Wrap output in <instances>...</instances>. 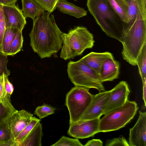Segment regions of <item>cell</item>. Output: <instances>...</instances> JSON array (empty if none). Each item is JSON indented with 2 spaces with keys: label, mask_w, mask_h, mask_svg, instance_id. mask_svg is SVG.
<instances>
[{
  "label": "cell",
  "mask_w": 146,
  "mask_h": 146,
  "mask_svg": "<svg viewBox=\"0 0 146 146\" xmlns=\"http://www.w3.org/2000/svg\"><path fill=\"white\" fill-rule=\"evenodd\" d=\"M44 12L33 20L29 33L30 44L41 58L56 54L62 48L63 33L57 26L54 15Z\"/></svg>",
  "instance_id": "6da1fadb"
},
{
  "label": "cell",
  "mask_w": 146,
  "mask_h": 146,
  "mask_svg": "<svg viewBox=\"0 0 146 146\" xmlns=\"http://www.w3.org/2000/svg\"><path fill=\"white\" fill-rule=\"evenodd\" d=\"M146 5L138 3V10L133 22L125 26L120 42L123 45V58L131 65H137V57L146 43Z\"/></svg>",
  "instance_id": "7a4b0ae2"
},
{
  "label": "cell",
  "mask_w": 146,
  "mask_h": 146,
  "mask_svg": "<svg viewBox=\"0 0 146 146\" xmlns=\"http://www.w3.org/2000/svg\"><path fill=\"white\" fill-rule=\"evenodd\" d=\"M87 6L90 13L106 34L120 41L126 23L115 13L108 0H87Z\"/></svg>",
  "instance_id": "3957f363"
},
{
  "label": "cell",
  "mask_w": 146,
  "mask_h": 146,
  "mask_svg": "<svg viewBox=\"0 0 146 146\" xmlns=\"http://www.w3.org/2000/svg\"><path fill=\"white\" fill-rule=\"evenodd\" d=\"M63 45L60 57L65 60L81 55L85 50L92 48L95 41L93 34L83 26H78L61 35Z\"/></svg>",
  "instance_id": "277c9868"
},
{
  "label": "cell",
  "mask_w": 146,
  "mask_h": 146,
  "mask_svg": "<svg viewBox=\"0 0 146 146\" xmlns=\"http://www.w3.org/2000/svg\"><path fill=\"white\" fill-rule=\"evenodd\" d=\"M138 109L135 101L128 100L123 105L109 111L100 119L99 132L115 131L124 127L133 118Z\"/></svg>",
  "instance_id": "5b68a950"
},
{
  "label": "cell",
  "mask_w": 146,
  "mask_h": 146,
  "mask_svg": "<svg viewBox=\"0 0 146 146\" xmlns=\"http://www.w3.org/2000/svg\"><path fill=\"white\" fill-rule=\"evenodd\" d=\"M67 71L69 78L75 86L94 88L100 92L105 91L99 75L80 60L70 61Z\"/></svg>",
  "instance_id": "8992f818"
},
{
  "label": "cell",
  "mask_w": 146,
  "mask_h": 146,
  "mask_svg": "<svg viewBox=\"0 0 146 146\" xmlns=\"http://www.w3.org/2000/svg\"><path fill=\"white\" fill-rule=\"evenodd\" d=\"M89 90L85 87L75 86L66 94L65 105L69 113L70 125L80 120L91 103L93 95Z\"/></svg>",
  "instance_id": "52a82bcc"
},
{
  "label": "cell",
  "mask_w": 146,
  "mask_h": 146,
  "mask_svg": "<svg viewBox=\"0 0 146 146\" xmlns=\"http://www.w3.org/2000/svg\"><path fill=\"white\" fill-rule=\"evenodd\" d=\"M100 118L79 120L70 125L67 132L70 136L78 139H84L94 136L99 132Z\"/></svg>",
  "instance_id": "ba28073f"
},
{
  "label": "cell",
  "mask_w": 146,
  "mask_h": 146,
  "mask_svg": "<svg viewBox=\"0 0 146 146\" xmlns=\"http://www.w3.org/2000/svg\"><path fill=\"white\" fill-rule=\"evenodd\" d=\"M130 92L128 85L125 81L120 82L112 90L108 100L104 106L102 115L123 105L128 100Z\"/></svg>",
  "instance_id": "9c48e42d"
},
{
  "label": "cell",
  "mask_w": 146,
  "mask_h": 146,
  "mask_svg": "<svg viewBox=\"0 0 146 146\" xmlns=\"http://www.w3.org/2000/svg\"><path fill=\"white\" fill-rule=\"evenodd\" d=\"M110 93V90L105 91L93 95L91 103L79 120L100 118L102 115L104 106L108 100Z\"/></svg>",
  "instance_id": "30bf717a"
},
{
  "label": "cell",
  "mask_w": 146,
  "mask_h": 146,
  "mask_svg": "<svg viewBox=\"0 0 146 146\" xmlns=\"http://www.w3.org/2000/svg\"><path fill=\"white\" fill-rule=\"evenodd\" d=\"M138 119L130 129L129 146H146V112L139 111Z\"/></svg>",
  "instance_id": "8fae6325"
},
{
  "label": "cell",
  "mask_w": 146,
  "mask_h": 146,
  "mask_svg": "<svg viewBox=\"0 0 146 146\" xmlns=\"http://www.w3.org/2000/svg\"><path fill=\"white\" fill-rule=\"evenodd\" d=\"M2 5L6 28H14L22 31L26 21L18 5Z\"/></svg>",
  "instance_id": "7c38bea8"
},
{
  "label": "cell",
  "mask_w": 146,
  "mask_h": 146,
  "mask_svg": "<svg viewBox=\"0 0 146 146\" xmlns=\"http://www.w3.org/2000/svg\"><path fill=\"white\" fill-rule=\"evenodd\" d=\"M33 115L22 110H16L10 115L6 122L15 139L30 122Z\"/></svg>",
  "instance_id": "4fadbf2b"
},
{
  "label": "cell",
  "mask_w": 146,
  "mask_h": 146,
  "mask_svg": "<svg viewBox=\"0 0 146 146\" xmlns=\"http://www.w3.org/2000/svg\"><path fill=\"white\" fill-rule=\"evenodd\" d=\"M120 64L113 57L106 59L102 65L99 75L101 82L111 81L118 78Z\"/></svg>",
  "instance_id": "5bb4252c"
},
{
  "label": "cell",
  "mask_w": 146,
  "mask_h": 146,
  "mask_svg": "<svg viewBox=\"0 0 146 146\" xmlns=\"http://www.w3.org/2000/svg\"><path fill=\"white\" fill-rule=\"evenodd\" d=\"M113 56L112 54L108 52L102 53L91 52L80 60L99 75L104 61L108 58Z\"/></svg>",
  "instance_id": "9a60e30c"
},
{
  "label": "cell",
  "mask_w": 146,
  "mask_h": 146,
  "mask_svg": "<svg viewBox=\"0 0 146 146\" xmlns=\"http://www.w3.org/2000/svg\"><path fill=\"white\" fill-rule=\"evenodd\" d=\"M56 8L60 12L79 18L87 15V12L66 0H58Z\"/></svg>",
  "instance_id": "2e32d148"
},
{
  "label": "cell",
  "mask_w": 146,
  "mask_h": 146,
  "mask_svg": "<svg viewBox=\"0 0 146 146\" xmlns=\"http://www.w3.org/2000/svg\"><path fill=\"white\" fill-rule=\"evenodd\" d=\"M23 15L26 19L34 20L45 12V10L34 0H21Z\"/></svg>",
  "instance_id": "e0dca14e"
},
{
  "label": "cell",
  "mask_w": 146,
  "mask_h": 146,
  "mask_svg": "<svg viewBox=\"0 0 146 146\" xmlns=\"http://www.w3.org/2000/svg\"><path fill=\"white\" fill-rule=\"evenodd\" d=\"M43 134L40 121L38 122L19 146H41Z\"/></svg>",
  "instance_id": "ac0fdd59"
},
{
  "label": "cell",
  "mask_w": 146,
  "mask_h": 146,
  "mask_svg": "<svg viewBox=\"0 0 146 146\" xmlns=\"http://www.w3.org/2000/svg\"><path fill=\"white\" fill-rule=\"evenodd\" d=\"M18 30L14 28H6L2 44L1 54L3 55L7 56H11L12 43Z\"/></svg>",
  "instance_id": "d6986e66"
},
{
  "label": "cell",
  "mask_w": 146,
  "mask_h": 146,
  "mask_svg": "<svg viewBox=\"0 0 146 146\" xmlns=\"http://www.w3.org/2000/svg\"><path fill=\"white\" fill-rule=\"evenodd\" d=\"M119 17L125 23H129L127 8L122 0H108Z\"/></svg>",
  "instance_id": "ffe728a7"
},
{
  "label": "cell",
  "mask_w": 146,
  "mask_h": 146,
  "mask_svg": "<svg viewBox=\"0 0 146 146\" xmlns=\"http://www.w3.org/2000/svg\"><path fill=\"white\" fill-rule=\"evenodd\" d=\"M137 65L142 83L146 82V43L143 45L137 57Z\"/></svg>",
  "instance_id": "44dd1931"
},
{
  "label": "cell",
  "mask_w": 146,
  "mask_h": 146,
  "mask_svg": "<svg viewBox=\"0 0 146 146\" xmlns=\"http://www.w3.org/2000/svg\"><path fill=\"white\" fill-rule=\"evenodd\" d=\"M16 110L11 103L0 102V125L5 122Z\"/></svg>",
  "instance_id": "7402d4cb"
},
{
  "label": "cell",
  "mask_w": 146,
  "mask_h": 146,
  "mask_svg": "<svg viewBox=\"0 0 146 146\" xmlns=\"http://www.w3.org/2000/svg\"><path fill=\"white\" fill-rule=\"evenodd\" d=\"M40 121V119L33 116L30 122L15 139L18 146H19L20 144L23 141L35 125Z\"/></svg>",
  "instance_id": "603a6c76"
},
{
  "label": "cell",
  "mask_w": 146,
  "mask_h": 146,
  "mask_svg": "<svg viewBox=\"0 0 146 146\" xmlns=\"http://www.w3.org/2000/svg\"><path fill=\"white\" fill-rule=\"evenodd\" d=\"M56 110V108L50 105L44 104L36 108L34 114L38 116L40 119L54 114Z\"/></svg>",
  "instance_id": "cb8c5ba5"
},
{
  "label": "cell",
  "mask_w": 146,
  "mask_h": 146,
  "mask_svg": "<svg viewBox=\"0 0 146 146\" xmlns=\"http://www.w3.org/2000/svg\"><path fill=\"white\" fill-rule=\"evenodd\" d=\"M23 41L22 31L18 30L16 33L12 43L11 56L14 55L21 50Z\"/></svg>",
  "instance_id": "d4e9b609"
},
{
  "label": "cell",
  "mask_w": 146,
  "mask_h": 146,
  "mask_svg": "<svg viewBox=\"0 0 146 146\" xmlns=\"http://www.w3.org/2000/svg\"><path fill=\"white\" fill-rule=\"evenodd\" d=\"M127 7L128 12L129 23L134 20L138 10L137 0H122Z\"/></svg>",
  "instance_id": "484cf974"
},
{
  "label": "cell",
  "mask_w": 146,
  "mask_h": 146,
  "mask_svg": "<svg viewBox=\"0 0 146 146\" xmlns=\"http://www.w3.org/2000/svg\"><path fill=\"white\" fill-rule=\"evenodd\" d=\"M15 140L6 121L0 125V141L4 142Z\"/></svg>",
  "instance_id": "4316f807"
},
{
  "label": "cell",
  "mask_w": 146,
  "mask_h": 146,
  "mask_svg": "<svg viewBox=\"0 0 146 146\" xmlns=\"http://www.w3.org/2000/svg\"><path fill=\"white\" fill-rule=\"evenodd\" d=\"M51 146H83L78 139H72L63 136L56 143Z\"/></svg>",
  "instance_id": "83f0119b"
},
{
  "label": "cell",
  "mask_w": 146,
  "mask_h": 146,
  "mask_svg": "<svg viewBox=\"0 0 146 146\" xmlns=\"http://www.w3.org/2000/svg\"><path fill=\"white\" fill-rule=\"evenodd\" d=\"M5 74L3 73L0 76V102L11 103L10 97L7 94L5 87Z\"/></svg>",
  "instance_id": "f1b7e54d"
},
{
  "label": "cell",
  "mask_w": 146,
  "mask_h": 146,
  "mask_svg": "<svg viewBox=\"0 0 146 146\" xmlns=\"http://www.w3.org/2000/svg\"><path fill=\"white\" fill-rule=\"evenodd\" d=\"M38 3L45 11L51 13L56 9L58 0H34Z\"/></svg>",
  "instance_id": "f546056e"
},
{
  "label": "cell",
  "mask_w": 146,
  "mask_h": 146,
  "mask_svg": "<svg viewBox=\"0 0 146 146\" xmlns=\"http://www.w3.org/2000/svg\"><path fill=\"white\" fill-rule=\"evenodd\" d=\"M106 146H129L128 142L122 135L117 138L108 140L105 145Z\"/></svg>",
  "instance_id": "4dcf8cb0"
},
{
  "label": "cell",
  "mask_w": 146,
  "mask_h": 146,
  "mask_svg": "<svg viewBox=\"0 0 146 146\" xmlns=\"http://www.w3.org/2000/svg\"><path fill=\"white\" fill-rule=\"evenodd\" d=\"M8 61L7 56L0 54V76L3 73L7 76L10 75V70L7 68Z\"/></svg>",
  "instance_id": "1f68e13d"
},
{
  "label": "cell",
  "mask_w": 146,
  "mask_h": 146,
  "mask_svg": "<svg viewBox=\"0 0 146 146\" xmlns=\"http://www.w3.org/2000/svg\"><path fill=\"white\" fill-rule=\"evenodd\" d=\"M6 29L5 23L3 9V5L0 3V38L3 41Z\"/></svg>",
  "instance_id": "d6a6232c"
},
{
  "label": "cell",
  "mask_w": 146,
  "mask_h": 146,
  "mask_svg": "<svg viewBox=\"0 0 146 146\" xmlns=\"http://www.w3.org/2000/svg\"><path fill=\"white\" fill-rule=\"evenodd\" d=\"M8 76L5 75V87L6 92L9 96H11L12 94L14 88L12 84L10 82Z\"/></svg>",
  "instance_id": "836d02e7"
},
{
  "label": "cell",
  "mask_w": 146,
  "mask_h": 146,
  "mask_svg": "<svg viewBox=\"0 0 146 146\" xmlns=\"http://www.w3.org/2000/svg\"><path fill=\"white\" fill-rule=\"evenodd\" d=\"M85 146H102L103 142L99 139H92L88 141L84 145Z\"/></svg>",
  "instance_id": "e575fe53"
},
{
  "label": "cell",
  "mask_w": 146,
  "mask_h": 146,
  "mask_svg": "<svg viewBox=\"0 0 146 146\" xmlns=\"http://www.w3.org/2000/svg\"><path fill=\"white\" fill-rule=\"evenodd\" d=\"M18 0H0V3L2 5H15Z\"/></svg>",
  "instance_id": "d590c367"
},
{
  "label": "cell",
  "mask_w": 146,
  "mask_h": 146,
  "mask_svg": "<svg viewBox=\"0 0 146 146\" xmlns=\"http://www.w3.org/2000/svg\"><path fill=\"white\" fill-rule=\"evenodd\" d=\"M4 143V142L0 141V146H2V145Z\"/></svg>",
  "instance_id": "8d00e7d4"
},
{
  "label": "cell",
  "mask_w": 146,
  "mask_h": 146,
  "mask_svg": "<svg viewBox=\"0 0 146 146\" xmlns=\"http://www.w3.org/2000/svg\"><path fill=\"white\" fill-rule=\"evenodd\" d=\"M75 1H76V0H75Z\"/></svg>",
  "instance_id": "74e56055"
}]
</instances>
